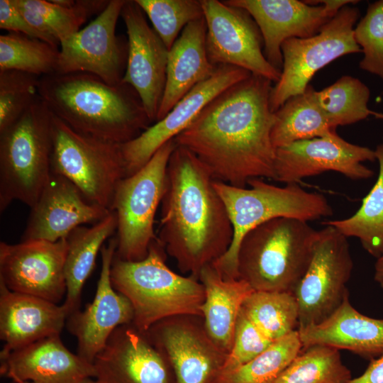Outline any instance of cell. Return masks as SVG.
<instances>
[{
	"instance_id": "1",
	"label": "cell",
	"mask_w": 383,
	"mask_h": 383,
	"mask_svg": "<svg viewBox=\"0 0 383 383\" xmlns=\"http://www.w3.org/2000/svg\"><path fill=\"white\" fill-rule=\"evenodd\" d=\"M272 81L251 74L209 102L174 138L216 181L246 187L252 179L275 180V121L270 106Z\"/></svg>"
},
{
	"instance_id": "2",
	"label": "cell",
	"mask_w": 383,
	"mask_h": 383,
	"mask_svg": "<svg viewBox=\"0 0 383 383\" xmlns=\"http://www.w3.org/2000/svg\"><path fill=\"white\" fill-rule=\"evenodd\" d=\"M233 236L226 206L214 179L200 160L177 145L167 170L157 239L179 270L198 278L221 257Z\"/></svg>"
},
{
	"instance_id": "3",
	"label": "cell",
	"mask_w": 383,
	"mask_h": 383,
	"mask_svg": "<svg viewBox=\"0 0 383 383\" xmlns=\"http://www.w3.org/2000/svg\"><path fill=\"white\" fill-rule=\"evenodd\" d=\"M38 95L49 110L75 131L121 144L152 122L129 84H109L89 73H53L40 77Z\"/></svg>"
},
{
	"instance_id": "4",
	"label": "cell",
	"mask_w": 383,
	"mask_h": 383,
	"mask_svg": "<svg viewBox=\"0 0 383 383\" xmlns=\"http://www.w3.org/2000/svg\"><path fill=\"white\" fill-rule=\"evenodd\" d=\"M165 250L157 238L139 261L113 257L110 279L133 309V325L142 333L155 323L177 316L202 317L205 289L198 278L182 276L165 263Z\"/></svg>"
},
{
	"instance_id": "5",
	"label": "cell",
	"mask_w": 383,
	"mask_h": 383,
	"mask_svg": "<svg viewBox=\"0 0 383 383\" xmlns=\"http://www.w3.org/2000/svg\"><path fill=\"white\" fill-rule=\"evenodd\" d=\"M318 231L279 217L248 232L238 252V279L255 291L294 292L311 262Z\"/></svg>"
},
{
	"instance_id": "6",
	"label": "cell",
	"mask_w": 383,
	"mask_h": 383,
	"mask_svg": "<svg viewBox=\"0 0 383 383\" xmlns=\"http://www.w3.org/2000/svg\"><path fill=\"white\" fill-rule=\"evenodd\" d=\"M249 188L214 180L232 224L233 236L228 250L212 263L226 279H238V252L245 235L257 226L275 218L288 217L311 221L333 215L325 196L307 192L297 183L279 187L260 178L250 179Z\"/></svg>"
},
{
	"instance_id": "7",
	"label": "cell",
	"mask_w": 383,
	"mask_h": 383,
	"mask_svg": "<svg viewBox=\"0 0 383 383\" xmlns=\"http://www.w3.org/2000/svg\"><path fill=\"white\" fill-rule=\"evenodd\" d=\"M52 113L38 96L0 132V211L14 200L32 208L52 173Z\"/></svg>"
},
{
	"instance_id": "8",
	"label": "cell",
	"mask_w": 383,
	"mask_h": 383,
	"mask_svg": "<svg viewBox=\"0 0 383 383\" xmlns=\"http://www.w3.org/2000/svg\"><path fill=\"white\" fill-rule=\"evenodd\" d=\"M176 145L174 139L168 141L140 170L118 182L111 209L118 222L116 257L141 260L157 238L155 216L165 192L167 165Z\"/></svg>"
},
{
	"instance_id": "9",
	"label": "cell",
	"mask_w": 383,
	"mask_h": 383,
	"mask_svg": "<svg viewBox=\"0 0 383 383\" xmlns=\"http://www.w3.org/2000/svg\"><path fill=\"white\" fill-rule=\"evenodd\" d=\"M52 130V172L70 180L89 201L111 211L116 187L126 177L119 144L79 133L53 113Z\"/></svg>"
},
{
	"instance_id": "10",
	"label": "cell",
	"mask_w": 383,
	"mask_h": 383,
	"mask_svg": "<svg viewBox=\"0 0 383 383\" xmlns=\"http://www.w3.org/2000/svg\"><path fill=\"white\" fill-rule=\"evenodd\" d=\"M360 16L357 8L346 5L316 35L283 42L281 76L270 94L273 113L288 99L303 93L319 70L343 55L362 52L354 38Z\"/></svg>"
},
{
	"instance_id": "11",
	"label": "cell",
	"mask_w": 383,
	"mask_h": 383,
	"mask_svg": "<svg viewBox=\"0 0 383 383\" xmlns=\"http://www.w3.org/2000/svg\"><path fill=\"white\" fill-rule=\"evenodd\" d=\"M353 267L348 238L326 225L318 231L309 265L293 292L299 306L298 329L321 323L340 306L348 296L346 284Z\"/></svg>"
},
{
	"instance_id": "12",
	"label": "cell",
	"mask_w": 383,
	"mask_h": 383,
	"mask_svg": "<svg viewBox=\"0 0 383 383\" xmlns=\"http://www.w3.org/2000/svg\"><path fill=\"white\" fill-rule=\"evenodd\" d=\"M201 4L211 63L235 66L276 83L281 71L266 59L262 34L250 14L223 1L201 0Z\"/></svg>"
},
{
	"instance_id": "13",
	"label": "cell",
	"mask_w": 383,
	"mask_h": 383,
	"mask_svg": "<svg viewBox=\"0 0 383 383\" xmlns=\"http://www.w3.org/2000/svg\"><path fill=\"white\" fill-rule=\"evenodd\" d=\"M126 0H110L87 26L60 45L55 73H89L105 82H122L128 60V40L116 34Z\"/></svg>"
},
{
	"instance_id": "14",
	"label": "cell",
	"mask_w": 383,
	"mask_h": 383,
	"mask_svg": "<svg viewBox=\"0 0 383 383\" xmlns=\"http://www.w3.org/2000/svg\"><path fill=\"white\" fill-rule=\"evenodd\" d=\"M168 360L176 383H216L228 354L208 334L201 316H177L145 333Z\"/></svg>"
},
{
	"instance_id": "15",
	"label": "cell",
	"mask_w": 383,
	"mask_h": 383,
	"mask_svg": "<svg viewBox=\"0 0 383 383\" xmlns=\"http://www.w3.org/2000/svg\"><path fill=\"white\" fill-rule=\"evenodd\" d=\"M224 3L247 11L257 23L263 39L267 61L282 71L281 46L287 39L316 35L338 11L352 0H228Z\"/></svg>"
},
{
	"instance_id": "16",
	"label": "cell",
	"mask_w": 383,
	"mask_h": 383,
	"mask_svg": "<svg viewBox=\"0 0 383 383\" xmlns=\"http://www.w3.org/2000/svg\"><path fill=\"white\" fill-rule=\"evenodd\" d=\"M251 74L235 66L218 65L210 78L194 87L163 118L150 125L136 138L119 144L126 177L144 167L163 145L186 129L222 91Z\"/></svg>"
},
{
	"instance_id": "17",
	"label": "cell",
	"mask_w": 383,
	"mask_h": 383,
	"mask_svg": "<svg viewBox=\"0 0 383 383\" xmlns=\"http://www.w3.org/2000/svg\"><path fill=\"white\" fill-rule=\"evenodd\" d=\"M66 238L0 243V282L8 289L57 304L66 296Z\"/></svg>"
},
{
	"instance_id": "18",
	"label": "cell",
	"mask_w": 383,
	"mask_h": 383,
	"mask_svg": "<svg viewBox=\"0 0 383 383\" xmlns=\"http://www.w3.org/2000/svg\"><path fill=\"white\" fill-rule=\"evenodd\" d=\"M375 160L374 150L350 143L333 131L324 137L277 148L275 181L297 183L327 171L339 172L353 180L366 179L374 173L362 162Z\"/></svg>"
},
{
	"instance_id": "19",
	"label": "cell",
	"mask_w": 383,
	"mask_h": 383,
	"mask_svg": "<svg viewBox=\"0 0 383 383\" xmlns=\"http://www.w3.org/2000/svg\"><path fill=\"white\" fill-rule=\"evenodd\" d=\"M121 16L128 35V60L122 82L135 89L149 119L155 123L165 87L169 50L135 0H126Z\"/></svg>"
},
{
	"instance_id": "20",
	"label": "cell",
	"mask_w": 383,
	"mask_h": 383,
	"mask_svg": "<svg viewBox=\"0 0 383 383\" xmlns=\"http://www.w3.org/2000/svg\"><path fill=\"white\" fill-rule=\"evenodd\" d=\"M116 247V238L102 246L101 270L94 298L84 311L79 310L67 318V328L77 340V354L92 364L112 333L133 320L130 301L113 287L110 279Z\"/></svg>"
},
{
	"instance_id": "21",
	"label": "cell",
	"mask_w": 383,
	"mask_h": 383,
	"mask_svg": "<svg viewBox=\"0 0 383 383\" xmlns=\"http://www.w3.org/2000/svg\"><path fill=\"white\" fill-rule=\"evenodd\" d=\"M93 365L99 383H172L166 357L133 323L112 333Z\"/></svg>"
},
{
	"instance_id": "22",
	"label": "cell",
	"mask_w": 383,
	"mask_h": 383,
	"mask_svg": "<svg viewBox=\"0 0 383 383\" xmlns=\"http://www.w3.org/2000/svg\"><path fill=\"white\" fill-rule=\"evenodd\" d=\"M30 209L21 241L56 242L78 226L98 223L111 211L89 201L73 183L53 172Z\"/></svg>"
},
{
	"instance_id": "23",
	"label": "cell",
	"mask_w": 383,
	"mask_h": 383,
	"mask_svg": "<svg viewBox=\"0 0 383 383\" xmlns=\"http://www.w3.org/2000/svg\"><path fill=\"white\" fill-rule=\"evenodd\" d=\"M0 371L14 382L79 383L95 375L93 364L70 351L60 335L11 352L1 360Z\"/></svg>"
},
{
	"instance_id": "24",
	"label": "cell",
	"mask_w": 383,
	"mask_h": 383,
	"mask_svg": "<svg viewBox=\"0 0 383 383\" xmlns=\"http://www.w3.org/2000/svg\"><path fill=\"white\" fill-rule=\"evenodd\" d=\"M68 314L65 306L12 292L0 282V359L38 340L60 335Z\"/></svg>"
},
{
	"instance_id": "25",
	"label": "cell",
	"mask_w": 383,
	"mask_h": 383,
	"mask_svg": "<svg viewBox=\"0 0 383 383\" xmlns=\"http://www.w3.org/2000/svg\"><path fill=\"white\" fill-rule=\"evenodd\" d=\"M297 331L302 348L323 345L370 360L383 355V319L360 313L350 304L349 295L327 318Z\"/></svg>"
},
{
	"instance_id": "26",
	"label": "cell",
	"mask_w": 383,
	"mask_h": 383,
	"mask_svg": "<svg viewBox=\"0 0 383 383\" xmlns=\"http://www.w3.org/2000/svg\"><path fill=\"white\" fill-rule=\"evenodd\" d=\"M204 18L189 23L168 51L166 82L156 122L163 118L185 95L216 72L206 48Z\"/></svg>"
},
{
	"instance_id": "27",
	"label": "cell",
	"mask_w": 383,
	"mask_h": 383,
	"mask_svg": "<svg viewBox=\"0 0 383 383\" xmlns=\"http://www.w3.org/2000/svg\"><path fill=\"white\" fill-rule=\"evenodd\" d=\"M198 279L205 289L201 306L205 328L213 342L228 354L243 304L255 290L243 279L223 278L212 264L201 270Z\"/></svg>"
},
{
	"instance_id": "28",
	"label": "cell",
	"mask_w": 383,
	"mask_h": 383,
	"mask_svg": "<svg viewBox=\"0 0 383 383\" xmlns=\"http://www.w3.org/2000/svg\"><path fill=\"white\" fill-rule=\"evenodd\" d=\"M117 217L111 211L104 219L90 227L80 226L66 238L67 251L65 262L67 286L62 305L68 316L79 310L84 284L92 272L96 256L105 240L117 230Z\"/></svg>"
},
{
	"instance_id": "29",
	"label": "cell",
	"mask_w": 383,
	"mask_h": 383,
	"mask_svg": "<svg viewBox=\"0 0 383 383\" xmlns=\"http://www.w3.org/2000/svg\"><path fill=\"white\" fill-rule=\"evenodd\" d=\"M107 0H15L29 24L45 41L60 47L62 42L80 30L93 14H100Z\"/></svg>"
},
{
	"instance_id": "30",
	"label": "cell",
	"mask_w": 383,
	"mask_h": 383,
	"mask_svg": "<svg viewBox=\"0 0 383 383\" xmlns=\"http://www.w3.org/2000/svg\"><path fill=\"white\" fill-rule=\"evenodd\" d=\"M274 113L271 140L275 150L294 142L324 137L333 131L317 98L309 84L305 91L288 99Z\"/></svg>"
},
{
	"instance_id": "31",
	"label": "cell",
	"mask_w": 383,
	"mask_h": 383,
	"mask_svg": "<svg viewBox=\"0 0 383 383\" xmlns=\"http://www.w3.org/2000/svg\"><path fill=\"white\" fill-rule=\"evenodd\" d=\"M379 162L377 181L352 216L323 223L334 227L345 237L357 238L363 248L379 258L383 255V143L374 150Z\"/></svg>"
},
{
	"instance_id": "32",
	"label": "cell",
	"mask_w": 383,
	"mask_h": 383,
	"mask_svg": "<svg viewBox=\"0 0 383 383\" xmlns=\"http://www.w3.org/2000/svg\"><path fill=\"white\" fill-rule=\"evenodd\" d=\"M242 310L271 340H279L299 326V306L292 292L253 291Z\"/></svg>"
},
{
	"instance_id": "33",
	"label": "cell",
	"mask_w": 383,
	"mask_h": 383,
	"mask_svg": "<svg viewBox=\"0 0 383 383\" xmlns=\"http://www.w3.org/2000/svg\"><path fill=\"white\" fill-rule=\"evenodd\" d=\"M60 48L22 33L0 35V71L18 70L38 77L57 71Z\"/></svg>"
},
{
	"instance_id": "34",
	"label": "cell",
	"mask_w": 383,
	"mask_h": 383,
	"mask_svg": "<svg viewBox=\"0 0 383 383\" xmlns=\"http://www.w3.org/2000/svg\"><path fill=\"white\" fill-rule=\"evenodd\" d=\"M350 379L338 349L313 345L302 348L274 383H347Z\"/></svg>"
},
{
	"instance_id": "35",
	"label": "cell",
	"mask_w": 383,
	"mask_h": 383,
	"mask_svg": "<svg viewBox=\"0 0 383 383\" xmlns=\"http://www.w3.org/2000/svg\"><path fill=\"white\" fill-rule=\"evenodd\" d=\"M370 96V89L363 82L348 75L317 91L318 102L331 130L355 123L371 115L367 106Z\"/></svg>"
},
{
	"instance_id": "36",
	"label": "cell",
	"mask_w": 383,
	"mask_h": 383,
	"mask_svg": "<svg viewBox=\"0 0 383 383\" xmlns=\"http://www.w3.org/2000/svg\"><path fill=\"white\" fill-rule=\"evenodd\" d=\"M301 349L296 330L274 341L246 364L223 372L216 383H274Z\"/></svg>"
},
{
	"instance_id": "37",
	"label": "cell",
	"mask_w": 383,
	"mask_h": 383,
	"mask_svg": "<svg viewBox=\"0 0 383 383\" xmlns=\"http://www.w3.org/2000/svg\"><path fill=\"white\" fill-rule=\"evenodd\" d=\"M168 50L189 23L204 18L201 0H135Z\"/></svg>"
},
{
	"instance_id": "38",
	"label": "cell",
	"mask_w": 383,
	"mask_h": 383,
	"mask_svg": "<svg viewBox=\"0 0 383 383\" xmlns=\"http://www.w3.org/2000/svg\"><path fill=\"white\" fill-rule=\"evenodd\" d=\"M40 77L18 70L0 71V132L17 121L38 98Z\"/></svg>"
},
{
	"instance_id": "39",
	"label": "cell",
	"mask_w": 383,
	"mask_h": 383,
	"mask_svg": "<svg viewBox=\"0 0 383 383\" xmlns=\"http://www.w3.org/2000/svg\"><path fill=\"white\" fill-rule=\"evenodd\" d=\"M354 38L364 54L360 67L383 79V0L369 4Z\"/></svg>"
},
{
	"instance_id": "40",
	"label": "cell",
	"mask_w": 383,
	"mask_h": 383,
	"mask_svg": "<svg viewBox=\"0 0 383 383\" xmlns=\"http://www.w3.org/2000/svg\"><path fill=\"white\" fill-rule=\"evenodd\" d=\"M273 342L253 323L241 309L235 326L233 345L222 373L253 360Z\"/></svg>"
},
{
	"instance_id": "41",
	"label": "cell",
	"mask_w": 383,
	"mask_h": 383,
	"mask_svg": "<svg viewBox=\"0 0 383 383\" xmlns=\"http://www.w3.org/2000/svg\"><path fill=\"white\" fill-rule=\"evenodd\" d=\"M0 28L45 41L44 37L26 21L14 0H0Z\"/></svg>"
},
{
	"instance_id": "42",
	"label": "cell",
	"mask_w": 383,
	"mask_h": 383,
	"mask_svg": "<svg viewBox=\"0 0 383 383\" xmlns=\"http://www.w3.org/2000/svg\"><path fill=\"white\" fill-rule=\"evenodd\" d=\"M347 383H383V355L371 360L365 371Z\"/></svg>"
},
{
	"instance_id": "43",
	"label": "cell",
	"mask_w": 383,
	"mask_h": 383,
	"mask_svg": "<svg viewBox=\"0 0 383 383\" xmlns=\"http://www.w3.org/2000/svg\"><path fill=\"white\" fill-rule=\"evenodd\" d=\"M374 279L383 289V255L377 258L375 263Z\"/></svg>"
},
{
	"instance_id": "44",
	"label": "cell",
	"mask_w": 383,
	"mask_h": 383,
	"mask_svg": "<svg viewBox=\"0 0 383 383\" xmlns=\"http://www.w3.org/2000/svg\"><path fill=\"white\" fill-rule=\"evenodd\" d=\"M79 383H99L96 379L94 378H87Z\"/></svg>"
},
{
	"instance_id": "45",
	"label": "cell",
	"mask_w": 383,
	"mask_h": 383,
	"mask_svg": "<svg viewBox=\"0 0 383 383\" xmlns=\"http://www.w3.org/2000/svg\"><path fill=\"white\" fill-rule=\"evenodd\" d=\"M374 118L383 120V113H379L372 111V114Z\"/></svg>"
},
{
	"instance_id": "46",
	"label": "cell",
	"mask_w": 383,
	"mask_h": 383,
	"mask_svg": "<svg viewBox=\"0 0 383 383\" xmlns=\"http://www.w3.org/2000/svg\"><path fill=\"white\" fill-rule=\"evenodd\" d=\"M14 383H33V382H30V381H25V382H14Z\"/></svg>"
}]
</instances>
